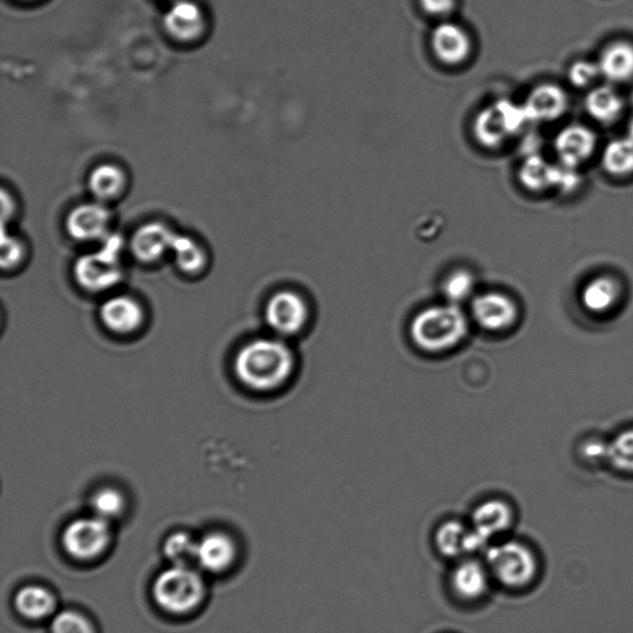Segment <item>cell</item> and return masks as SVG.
I'll list each match as a JSON object with an SVG mask.
<instances>
[{"label":"cell","instance_id":"1","mask_svg":"<svg viewBox=\"0 0 633 633\" xmlns=\"http://www.w3.org/2000/svg\"><path fill=\"white\" fill-rule=\"evenodd\" d=\"M295 368L294 354L279 339L250 340L239 349L233 362L235 378L255 392L279 389Z\"/></svg>","mask_w":633,"mask_h":633},{"label":"cell","instance_id":"2","mask_svg":"<svg viewBox=\"0 0 633 633\" xmlns=\"http://www.w3.org/2000/svg\"><path fill=\"white\" fill-rule=\"evenodd\" d=\"M468 322L457 306H434L422 311L411 324L413 342L426 352L451 349L467 336Z\"/></svg>","mask_w":633,"mask_h":633},{"label":"cell","instance_id":"3","mask_svg":"<svg viewBox=\"0 0 633 633\" xmlns=\"http://www.w3.org/2000/svg\"><path fill=\"white\" fill-rule=\"evenodd\" d=\"M123 240L117 235L106 238L96 253L81 256L73 266V277L83 291L104 294L115 289L123 279L120 253Z\"/></svg>","mask_w":633,"mask_h":633},{"label":"cell","instance_id":"4","mask_svg":"<svg viewBox=\"0 0 633 633\" xmlns=\"http://www.w3.org/2000/svg\"><path fill=\"white\" fill-rule=\"evenodd\" d=\"M486 567L506 588L521 589L535 580L538 561L530 547L517 541H506L486 549Z\"/></svg>","mask_w":633,"mask_h":633},{"label":"cell","instance_id":"5","mask_svg":"<svg viewBox=\"0 0 633 633\" xmlns=\"http://www.w3.org/2000/svg\"><path fill=\"white\" fill-rule=\"evenodd\" d=\"M202 595V579L188 567L175 566L165 570L154 585L156 603L174 614H183L196 608Z\"/></svg>","mask_w":633,"mask_h":633},{"label":"cell","instance_id":"6","mask_svg":"<svg viewBox=\"0 0 633 633\" xmlns=\"http://www.w3.org/2000/svg\"><path fill=\"white\" fill-rule=\"evenodd\" d=\"M599 136L588 125L572 123L559 130L553 141L558 164L580 169L593 158Z\"/></svg>","mask_w":633,"mask_h":633},{"label":"cell","instance_id":"7","mask_svg":"<svg viewBox=\"0 0 633 633\" xmlns=\"http://www.w3.org/2000/svg\"><path fill=\"white\" fill-rule=\"evenodd\" d=\"M431 49L436 59L444 66L460 67L472 59L474 41L462 25L443 22L433 30Z\"/></svg>","mask_w":633,"mask_h":633},{"label":"cell","instance_id":"8","mask_svg":"<svg viewBox=\"0 0 633 633\" xmlns=\"http://www.w3.org/2000/svg\"><path fill=\"white\" fill-rule=\"evenodd\" d=\"M108 542L107 520L98 516L73 521L64 533L66 551L78 559H91L98 556L107 547Z\"/></svg>","mask_w":633,"mask_h":633},{"label":"cell","instance_id":"9","mask_svg":"<svg viewBox=\"0 0 633 633\" xmlns=\"http://www.w3.org/2000/svg\"><path fill=\"white\" fill-rule=\"evenodd\" d=\"M266 323L281 336H294L306 326V302L292 291H280L270 297L265 308Z\"/></svg>","mask_w":633,"mask_h":633},{"label":"cell","instance_id":"10","mask_svg":"<svg viewBox=\"0 0 633 633\" xmlns=\"http://www.w3.org/2000/svg\"><path fill=\"white\" fill-rule=\"evenodd\" d=\"M145 310L135 297L113 295L99 308V319L108 332L117 336H132L143 328Z\"/></svg>","mask_w":633,"mask_h":633},{"label":"cell","instance_id":"11","mask_svg":"<svg viewBox=\"0 0 633 633\" xmlns=\"http://www.w3.org/2000/svg\"><path fill=\"white\" fill-rule=\"evenodd\" d=\"M569 96L557 83H542L533 88L527 98L525 111L528 120L536 123H553L564 117L569 109Z\"/></svg>","mask_w":633,"mask_h":633},{"label":"cell","instance_id":"12","mask_svg":"<svg viewBox=\"0 0 633 633\" xmlns=\"http://www.w3.org/2000/svg\"><path fill=\"white\" fill-rule=\"evenodd\" d=\"M176 235L165 224L148 223L136 230L130 249L140 263L155 264L172 250Z\"/></svg>","mask_w":633,"mask_h":633},{"label":"cell","instance_id":"13","mask_svg":"<svg viewBox=\"0 0 633 633\" xmlns=\"http://www.w3.org/2000/svg\"><path fill=\"white\" fill-rule=\"evenodd\" d=\"M473 315L476 322L488 331H505L514 326L519 311L509 296L499 292L476 297L473 303Z\"/></svg>","mask_w":633,"mask_h":633},{"label":"cell","instance_id":"14","mask_svg":"<svg viewBox=\"0 0 633 633\" xmlns=\"http://www.w3.org/2000/svg\"><path fill=\"white\" fill-rule=\"evenodd\" d=\"M108 209L99 203H86L73 209L67 218L68 234L78 242H93L107 238L109 227Z\"/></svg>","mask_w":633,"mask_h":633},{"label":"cell","instance_id":"15","mask_svg":"<svg viewBox=\"0 0 633 633\" xmlns=\"http://www.w3.org/2000/svg\"><path fill=\"white\" fill-rule=\"evenodd\" d=\"M601 78L619 87L633 81V43L616 40L601 50L598 60Z\"/></svg>","mask_w":633,"mask_h":633},{"label":"cell","instance_id":"16","mask_svg":"<svg viewBox=\"0 0 633 633\" xmlns=\"http://www.w3.org/2000/svg\"><path fill=\"white\" fill-rule=\"evenodd\" d=\"M584 108L595 123L612 125L621 119L625 112L626 103L617 87L605 82L603 85H596L588 91Z\"/></svg>","mask_w":633,"mask_h":633},{"label":"cell","instance_id":"17","mask_svg":"<svg viewBox=\"0 0 633 633\" xmlns=\"http://www.w3.org/2000/svg\"><path fill=\"white\" fill-rule=\"evenodd\" d=\"M514 522V512L506 502L489 500L480 504L472 515V530L486 542L506 532Z\"/></svg>","mask_w":633,"mask_h":633},{"label":"cell","instance_id":"18","mask_svg":"<svg viewBox=\"0 0 633 633\" xmlns=\"http://www.w3.org/2000/svg\"><path fill=\"white\" fill-rule=\"evenodd\" d=\"M167 33L181 41H190L200 36L204 28V17L200 7L191 0H177L164 18Z\"/></svg>","mask_w":633,"mask_h":633},{"label":"cell","instance_id":"19","mask_svg":"<svg viewBox=\"0 0 633 633\" xmlns=\"http://www.w3.org/2000/svg\"><path fill=\"white\" fill-rule=\"evenodd\" d=\"M490 572L483 564L468 559L459 563L451 575V587L458 598L475 601L483 598L489 589Z\"/></svg>","mask_w":633,"mask_h":633},{"label":"cell","instance_id":"20","mask_svg":"<svg viewBox=\"0 0 633 633\" xmlns=\"http://www.w3.org/2000/svg\"><path fill=\"white\" fill-rule=\"evenodd\" d=\"M621 298V286L614 277L598 276L587 282L580 294L584 310L591 315H608Z\"/></svg>","mask_w":633,"mask_h":633},{"label":"cell","instance_id":"21","mask_svg":"<svg viewBox=\"0 0 633 633\" xmlns=\"http://www.w3.org/2000/svg\"><path fill=\"white\" fill-rule=\"evenodd\" d=\"M234 544L222 533H211L198 542L197 562L209 572H221L234 558Z\"/></svg>","mask_w":633,"mask_h":633},{"label":"cell","instance_id":"22","mask_svg":"<svg viewBox=\"0 0 633 633\" xmlns=\"http://www.w3.org/2000/svg\"><path fill=\"white\" fill-rule=\"evenodd\" d=\"M601 166L610 176H632L633 140L626 135L609 141L601 154Z\"/></svg>","mask_w":633,"mask_h":633},{"label":"cell","instance_id":"23","mask_svg":"<svg viewBox=\"0 0 633 633\" xmlns=\"http://www.w3.org/2000/svg\"><path fill=\"white\" fill-rule=\"evenodd\" d=\"M557 164H552L540 154L530 156L521 167V181L528 190L543 192L554 190Z\"/></svg>","mask_w":633,"mask_h":633},{"label":"cell","instance_id":"24","mask_svg":"<svg viewBox=\"0 0 633 633\" xmlns=\"http://www.w3.org/2000/svg\"><path fill=\"white\" fill-rule=\"evenodd\" d=\"M171 251L174 254L177 268L183 274L196 276L206 269V251L192 238L177 234Z\"/></svg>","mask_w":633,"mask_h":633},{"label":"cell","instance_id":"25","mask_svg":"<svg viewBox=\"0 0 633 633\" xmlns=\"http://www.w3.org/2000/svg\"><path fill=\"white\" fill-rule=\"evenodd\" d=\"M470 527L458 521L444 522L436 532V547L447 558H459L469 554Z\"/></svg>","mask_w":633,"mask_h":633},{"label":"cell","instance_id":"26","mask_svg":"<svg viewBox=\"0 0 633 633\" xmlns=\"http://www.w3.org/2000/svg\"><path fill=\"white\" fill-rule=\"evenodd\" d=\"M125 185L124 172L118 166L104 164L96 167L90 177V188L98 200L117 197Z\"/></svg>","mask_w":633,"mask_h":633},{"label":"cell","instance_id":"27","mask_svg":"<svg viewBox=\"0 0 633 633\" xmlns=\"http://www.w3.org/2000/svg\"><path fill=\"white\" fill-rule=\"evenodd\" d=\"M15 605L20 614L28 619H41L54 608V599L49 591L40 587H26L19 591Z\"/></svg>","mask_w":633,"mask_h":633},{"label":"cell","instance_id":"28","mask_svg":"<svg viewBox=\"0 0 633 633\" xmlns=\"http://www.w3.org/2000/svg\"><path fill=\"white\" fill-rule=\"evenodd\" d=\"M608 463L621 473L633 474V428L609 442Z\"/></svg>","mask_w":633,"mask_h":633},{"label":"cell","instance_id":"29","mask_svg":"<svg viewBox=\"0 0 633 633\" xmlns=\"http://www.w3.org/2000/svg\"><path fill=\"white\" fill-rule=\"evenodd\" d=\"M166 556L179 567H188L197 562L198 542L187 533H175L165 544Z\"/></svg>","mask_w":633,"mask_h":633},{"label":"cell","instance_id":"30","mask_svg":"<svg viewBox=\"0 0 633 633\" xmlns=\"http://www.w3.org/2000/svg\"><path fill=\"white\" fill-rule=\"evenodd\" d=\"M567 78L570 86L588 91L603 80L598 62L591 60L574 61L568 68Z\"/></svg>","mask_w":633,"mask_h":633},{"label":"cell","instance_id":"31","mask_svg":"<svg viewBox=\"0 0 633 633\" xmlns=\"http://www.w3.org/2000/svg\"><path fill=\"white\" fill-rule=\"evenodd\" d=\"M124 496L114 488H102L92 496V509L96 516L103 520L118 516L124 509Z\"/></svg>","mask_w":633,"mask_h":633},{"label":"cell","instance_id":"32","mask_svg":"<svg viewBox=\"0 0 633 633\" xmlns=\"http://www.w3.org/2000/svg\"><path fill=\"white\" fill-rule=\"evenodd\" d=\"M474 289V277L468 271L459 270L448 277L444 282V295L452 303H459L472 295Z\"/></svg>","mask_w":633,"mask_h":633},{"label":"cell","instance_id":"33","mask_svg":"<svg viewBox=\"0 0 633 633\" xmlns=\"http://www.w3.org/2000/svg\"><path fill=\"white\" fill-rule=\"evenodd\" d=\"M52 633H93L90 622L77 612L65 611L52 622Z\"/></svg>","mask_w":633,"mask_h":633},{"label":"cell","instance_id":"34","mask_svg":"<svg viewBox=\"0 0 633 633\" xmlns=\"http://www.w3.org/2000/svg\"><path fill=\"white\" fill-rule=\"evenodd\" d=\"M582 183L583 179L579 169H573V167L564 166L557 162L554 190L564 193V195H570V193L577 192Z\"/></svg>","mask_w":633,"mask_h":633},{"label":"cell","instance_id":"35","mask_svg":"<svg viewBox=\"0 0 633 633\" xmlns=\"http://www.w3.org/2000/svg\"><path fill=\"white\" fill-rule=\"evenodd\" d=\"M24 247L17 238L9 237L3 233L2 240V266L4 270H13L24 259Z\"/></svg>","mask_w":633,"mask_h":633},{"label":"cell","instance_id":"36","mask_svg":"<svg viewBox=\"0 0 633 633\" xmlns=\"http://www.w3.org/2000/svg\"><path fill=\"white\" fill-rule=\"evenodd\" d=\"M583 457L590 463H608L609 443L600 441V439H591L583 444Z\"/></svg>","mask_w":633,"mask_h":633},{"label":"cell","instance_id":"37","mask_svg":"<svg viewBox=\"0 0 633 633\" xmlns=\"http://www.w3.org/2000/svg\"><path fill=\"white\" fill-rule=\"evenodd\" d=\"M420 4L423 12L437 18L447 17L455 8V0H420Z\"/></svg>","mask_w":633,"mask_h":633},{"label":"cell","instance_id":"38","mask_svg":"<svg viewBox=\"0 0 633 633\" xmlns=\"http://www.w3.org/2000/svg\"><path fill=\"white\" fill-rule=\"evenodd\" d=\"M626 135L633 140V119L631 120L629 125H627Z\"/></svg>","mask_w":633,"mask_h":633}]
</instances>
